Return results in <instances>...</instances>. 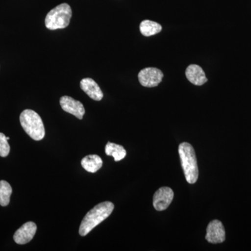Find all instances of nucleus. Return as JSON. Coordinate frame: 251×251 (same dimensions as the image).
Returning a JSON list of instances; mask_svg holds the SVG:
<instances>
[{"instance_id": "10", "label": "nucleus", "mask_w": 251, "mask_h": 251, "mask_svg": "<svg viewBox=\"0 0 251 251\" xmlns=\"http://www.w3.org/2000/svg\"><path fill=\"white\" fill-rule=\"evenodd\" d=\"M80 87L91 99L99 101L102 100L103 94L98 84L92 78H84L80 81Z\"/></svg>"}, {"instance_id": "14", "label": "nucleus", "mask_w": 251, "mask_h": 251, "mask_svg": "<svg viewBox=\"0 0 251 251\" xmlns=\"http://www.w3.org/2000/svg\"><path fill=\"white\" fill-rule=\"evenodd\" d=\"M140 30L143 36H151L161 31L162 26L158 23L145 20L140 23Z\"/></svg>"}, {"instance_id": "17", "label": "nucleus", "mask_w": 251, "mask_h": 251, "mask_svg": "<svg viewBox=\"0 0 251 251\" xmlns=\"http://www.w3.org/2000/svg\"><path fill=\"white\" fill-rule=\"evenodd\" d=\"M6 139H7L8 140H9L10 139V138H9V137H6Z\"/></svg>"}, {"instance_id": "15", "label": "nucleus", "mask_w": 251, "mask_h": 251, "mask_svg": "<svg viewBox=\"0 0 251 251\" xmlns=\"http://www.w3.org/2000/svg\"><path fill=\"white\" fill-rule=\"evenodd\" d=\"M12 193V188L7 181H0V205L7 206L10 202V198Z\"/></svg>"}, {"instance_id": "2", "label": "nucleus", "mask_w": 251, "mask_h": 251, "mask_svg": "<svg viewBox=\"0 0 251 251\" xmlns=\"http://www.w3.org/2000/svg\"><path fill=\"white\" fill-rule=\"evenodd\" d=\"M178 151L186 181L189 184H195L198 181L199 170L194 149L191 144L185 142L180 144Z\"/></svg>"}, {"instance_id": "9", "label": "nucleus", "mask_w": 251, "mask_h": 251, "mask_svg": "<svg viewBox=\"0 0 251 251\" xmlns=\"http://www.w3.org/2000/svg\"><path fill=\"white\" fill-rule=\"evenodd\" d=\"M37 226L34 222L26 223L23 225L19 229L15 232L14 239L18 244H26L30 242L35 235Z\"/></svg>"}, {"instance_id": "16", "label": "nucleus", "mask_w": 251, "mask_h": 251, "mask_svg": "<svg viewBox=\"0 0 251 251\" xmlns=\"http://www.w3.org/2000/svg\"><path fill=\"white\" fill-rule=\"evenodd\" d=\"M10 152L9 144L4 133H0V156L6 157Z\"/></svg>"}, {"instance_id": "12", "label": "nucleus", "mask_w": 251, "mask_h": 251, "mask_svg": "<svg viewBox=\"0 0 251 251\" xmlns=\"http://www.w3.org/2000/svg\"><path fill=\"white\" fill-rule=\"evenodd\" d=\"M82 168L89 173H97L103 166V161L98 155L92 154L84 157L81 161Z\"/></svg>"}, {"instance_id": "11", "label": "nucleus", "mask_w": 251, "mask_h": 251, "mask_svg": "<svg viewBox=\"0 0 251 251\" xmlns=\"http://www.w3.org/2000/svg\"><path fill=\"white\" fill-rule=\"evenodd\" d=\"M186 76L191 83L197 86L204 85L208 80L205 73L197 64H191L188 66L186 70Z\"/></svg>"}, {"instance_id": "3", "label": "nucleus", "mask_w": 251, "mask_h": 251, "mask_svg": "<svg viewBox=\"0 0 251 251\" xmlns=\"http://www.w3.org/2000/svg\"><path fill=\"white\" fill-rule=\"evenodd\" d=\"M20 122L23 129L33 140L39 141L45 136L44 123L39 114L32 110H25L20 115Z\"/></svg>"}, {"instance_id": "13", "label": "nucleus", "mask_w": 251, "mask_h": 251, "mask_svg": "<svg viewBox=\"0 0 251 251\" xmlns=\"http://www.w3.org/2000/svg\"><path fill=\"white\" fill-rule=\"evenodd\" d=\"M105 151L108 156L113 157L116 162L121 161L126 156V151L124 147L117 144L110 143V142L107 143Z\"/></svg>"}, {"instance_id": "7", "label": "nucleus", "mask_w": 251, "mask_h": 251, "mask_svg": "<svg viewBox=\"0 0 251 251\" xmlns=\"http://www.w3.org/2000/svg\"><path fill=\"white\" fill-rule=\"evenodd\" d=\"M206 240L211 244H221L226 240L224 225L219 220L211 221L206 227Z\"/></svg>"}, {"instance_id": "8", "label": "nucleus", "mask_w": 251, "mask_h": 251, "mask_svg": "<svg viewBox=\"0 0 251 251\" xmlns=\"http://www.w3.org/2000/svg\"><path fill=\"white\" fill-rule=\"evenodd\" d=\"M59 103L64 111L72 114L79 120H82L83 118L85 110L81 102L68 96H64L60 99Z\"/></svg>"}, {"instance_id": "6", "label": "nucleus", "mask_w": 251, "mask_h": 251, "mask_svg": "<svg viewBox=\"0 0 251 251\" xmlns=\"http://www.w3.org/2000/svg\"><path fill=\"white\" fill-rule=\"evenodd\" d=\"M174 198V192L171 188L163 186L153 195V205L157 211H164L170 206Z\"/></svg>"}, {"instance_id": "1", "label": "nucleus", "mask_w": 251, "mask_h": 251, "mask_svg": "<svg viewBox=\"0 0 251 251\" xmlns=\"http://www.w3.org/2000/svg\"><path fill=\"white\" fill-rule=\"evenodd\" d=\"M114 207L115 206L111 202H101L94 206L82 219L79 228V234L85 237L90 233L94 227L105 221L112 214Z\"/></svg>"}, {"instance_id": "4", "label": "nucleus", "mask_w": 251, "mask_h": 251, "mask_svg": "<svg viewBox=\"0 0 251 251\" xmlns=\"http://www.w3.org/2000/svg\"><path fill=\"white\" fill-rule=\"evenodd\" d=\"M72 17V8L63 3L49 11L46 17V27L50 30L64 29L69 26Z\"/></svg>"}, {"instance_id": "5", "label": "nucleus", "mask_w": 251, "mask_h": 251, "mask_svg": "<svg viewBox=\"0 0 251 251\" xmlns=\"http://www.w3.org/2000/svg\"><path fill=\"white\" fill-rule=\"evenodd\" d=\"M163 77V72L153 67L145 68L138 74L140 83L145 87H157L161 83Z\"/></svg>"}]
</instances>
